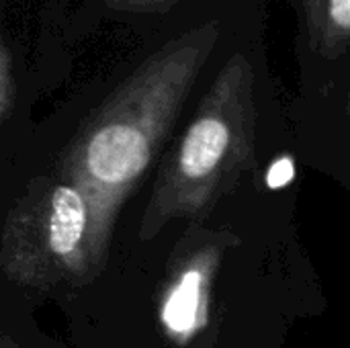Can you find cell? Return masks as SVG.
<instances>
[{
	"mask_svg": "<svg viewBox=\"0 0 350 348\" xmlns=\"http://www.w3.org/2000/svg\"><path fill=\"white\" fill-rule=\"evenodd\" d=\"M217 37V21L205 23L148 55L80 123L64 148L55 172L88 201L94 277L105 269L123 203L172 131Z\"/></svg>",
	"mask_w": 350,
	"mask_h": 348,
	"instance_id": "cell-1",
	"label": "cell"
},
{
	"mask_svg": "<svg viewBox=\"0 0 350 348\" xmlns=\"http://www.w3.org/2000/svg\"><path fill=\"white\" fill-rule=\"evenodd\" d=\"M254 125V70L244 53H234L160 164L139 224L142 242L174 219L205 217L232 191L252 164Z\"/></svg>",
	"mask_w": 350,
	"mask_h": 348,
	"instance_id": "cell-2",
	"label": "cell"
},
{
	"mask_svg": "<svg viewBox=\"0 0 350 348\" xmlns=\"http://www.w3.org/2000/svg\"><path fill=\"white\" fill-rule=\"evenodd\" d=\"M90 209L68 180L39 176L10 205L0 240V269L14 285L49 291L94 279Z\"/></svg>",
	"mask_w": 350,
	"mask_h": 348,
	"instance_id": "cell-3",
	"label": "cell"
},
{
	"mask_svg": "<svg viewBox=\"0 0 350 348\" xmlns=\"http://www.w3.org/2000/svg\"><path fill=\"white\" fill-rule=\"evenodd\" d=\"M221 248L207 246L189 254L172 273L160 302V320L170 336L187 340L207 320L211 279Z\"/></svg>",
	"mask_w": 350,
	"mask_h": 348,
	"instance_id": "cell-4",
	"label": "cell"
},
{
	"mask_svg": "<svg viewBox=\"0 0 350 348\" xmlns=\"http://www.w3.org/2000/svg\"><path fill=\"white\" fill-rule=\"evenodd\" d=\"M312 45L322 55H338L350 43V0H301Z\"/></svg>",
	"mask_w": 350,
	"mask_h": 348,
	"instance_id": "cell-5",
	"label": "cell"
},
{
	"mask_svg": "<svg viewBox=\"0 0 350 348\" xmlns=\"http://www.w3.org/2000/svg\"><path fill=\"white\" fill-rule=\"evenodd\" d=\"M16 101V82H14V68H12V55L2 41L0 45V121L6 123L12 115Z\"/></svg>",
	"mask_w": 350,
	"mask_h": 348,
	"instance_id": "cell-6",
	"label": "cell"
},
{
	"mask_svg": "<svg viewBox=\"0 0 350 348\" xmlns=\"http://www.w3.org/2000/svg\"><path fill=\"white\" fill-rule=\"evenodd\" d=\"M180 0H105L109 8L125 12H168Z\"/></svg>",
	"mask_w": 350,
	"mask_h": 348,
	"instance_id": "cell-7",
	"label": "cell"
},
{
	"mask_svg": "<svg viewBox=\"0 0 350 348\" xmlns=\"http://www.w3.org/2000/svg\"><path fill=\"white\" fill-rule=\"evenodd\" d=\"M295 170H293V162L289 158H285L283 162H277L271 172H269V185L271 187H283L293 178Z\"/></svg>",
	"mask_w": 350,
	"mask_h": 348,
	"instance_id": "cell-8",
	"label": "cell"
},
{
	"mask_svg": "<svg viewBox=\"0 0 350 348\" xmlns=\"http://www.w3.org/2000/svg\"><path fill=\"white\" fill-rule=\"evenodd\" d=\"M0 348H21V347H18V345H16L8 334H4V336H2V345H0Z\"/></svg>",
	"mask_w": 350,
	"mask_h": 348,
	"instance_id": "cell-9",
	"label": "cell"
}]
</instances>
